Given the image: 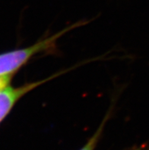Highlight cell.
<instances>
[{
  "label": "cell",
  "instance_id": "2",
  "mask_svg": "<svg viewBox=\"0 0 149 150\" xmlns=\"http://www.w3.org/2000/svg\"><path fill=\"white\" fill-rule=\"evenodd\" d=\"M111 108L108 110V112L107 113L106 116L104 117V120L101 122L100 127L97 128V129L96 130V132L95 133V134H93L92 137L88 139V141L87 142V143L80 150H94L95 148L96 147L97 144L98 143L99 139H100V137L102 134V132L104 130V128L105 127L106 124L107 120H109V117H110V114H111Z\"/></svg>",
  "mask_w": 149,
  "mask_h": 150
},
{
  "label": "cell",
  "instance_id": "3",
  "mask_svg": "<svg viewBox=\"0 0 149 150\" xmlns=\"http://www.w3.org/2000/svg\"><path fill=\"white\" fill-rule=\"evenodd\" d=\"M13 76H0V91L7 86H9L11 80Z\"/></svg>",
  "mask_w": 149,
  "mask_h": 150
},
{
  "label": "cell",
  "instance_id": "1",
  "mask_svg": "<svg viewBox=\"0 0 149 150\" xmlns=\"http://www.w3.org/2000/svg\"><path fill=\"white\" fill-rule=\"evenodd\" d=\"M88 21H78L66 27L56 34L38 40L28 47L15 50L0 54V76H13L18 69L37 54L50 51L56 47L57 40L70 30L86 25Z\"/></svg>",
  "mask_w": 149,
  "mask_h": 150
},
{
  "label": "cell",
  "instance_id": "4",
  "mask_svg": "<svg viewBox=\"0 0 149 150\" xmlns=\"http://www.w3.org/2000/svg\"><path fill=\"white\" fill-rule=\"evenodd\" d=\"M136 150H149V145H148V146H143L142 147V148L138 149H136Z\"/></svg>",
  "mask_w": 149,
  "mask_h": 150
},
{
  "label": "cell",
  "instance_id": "5",
  "mask_svg": "<svg viewBox=\"0 0 149 150\" xmlns=\"http://www.w3.org/2000/svg\"><path fill=\"white\" fill-rule=\"evenodd\" d=\"M4 119H5V117H4L3 115L1 114V112H0V123H1V122H2Z\"/></svg>",
  "mask_w": 149,
  "mask_h": 150
}]
</instances>
